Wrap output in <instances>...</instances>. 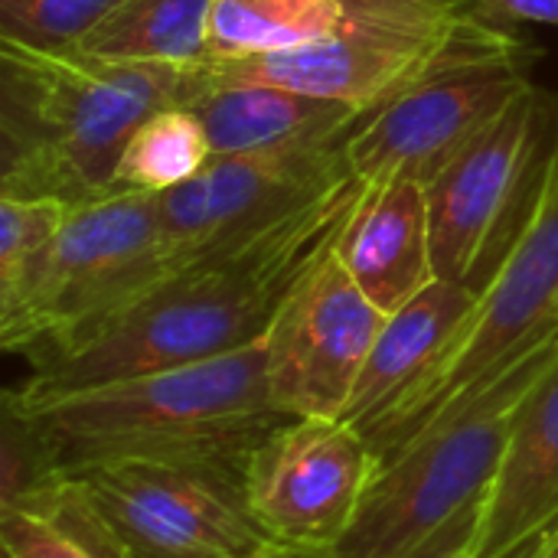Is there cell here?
I'll list each match as a JSON object with an SVG mask.
<instances>
[{
  "label": "cell",
  "instance_id": "obj_26",
  "mask_svg": "<svg viewBox=\"0 0 558 558\" xmlns=\"http://www.w3.org/2000/svg\"><path fill=\"white\" fill-rule=\"evenodd\" d=\"M520 558H558V526L556 530H549L536 546H530Z\"/></svg>",
  "mask_w": 558,
  "mask_h": 558
},
{
  "label": "cell",
  "instance_id": "obj_25",
  "mask_svg": "<svg viewBox=\"0 0 558 558\" xmlns=\"http://www.w3.org/2000/svg\"><path fill=\"white\" fill-rule=\"evenodd\" d=\"M487 20L500 26H520V23H539L558 29V0H471Z\"/></svg>",
  "mask_w": 558,
  "mask_h": 558
},
{
  "label": "cell",
  "instance_id": "obj_23",
  "mask_svg": "<svg viewBox=\"0 0 558 558\" xmlns=\"http://www.w3.org/2000/svg\"><path fill=\"white\" fill-rule=\"evenodd\" d=\"M0 543L7 558H98L59 520L33 507L0 510Z\"/></svg>",
  "mask_w": 558,
  "mask_h": 558
},
{
  "label": "cell",
  "instance_id": "obj_10",
  "mask_svg": "<svg viewBox=\"0 0 558 558\" xmlns=\"http://www.w3.org/2000/svg\"><path fill=\"white\" fill-rule=\"evenodd\" d=\"M350 134L304 147L213 157L190 183L157 196L170 271L248 245L314 203L360 183Z\"/></svg>",
  "mask_w": 558,
  "mask_h": 558
},
{
  "label": "cell",
  "instance_id": "obj_21",
  "mask_svg": "<svg viewBox=\"0 0 558 558\" xmlns=\"http://www.w3.org/2000/svg\"><path fill=\"white\" fill-rule=\"evenodd\" d=\"M121 0H0V39L65 52L118 7Z\"/></svg>",
  "mask_w": 558,
  "mask_h": 558
},
{
  "label": "cell",
  "instance_id": "obj_3",
  "mask_svg": "<svg viewBox=\"0 0 558 558\" xmlns=\"http://www.w3.org/2000/svg\"><path fill=\"white\" fill-rule=\"evenodd\" d=\"M183 69L0 39V196L69 206L111 190L131 131L180 105Z\"/></svg>",
  "mask_w": 558,
  "mask_h": 558
},
{
  "label": "cell",
  "instance_id": "obj_6",
  "mask_svg": "<svg viewBox=\"0 0 558 558\" xmlns=\"http://www.w3.org/2000/svg\"><path fill=\"white\" fill-rule=\"evenodd\" d=\"M556 353L558 337L474 402L448 412L386 454L353 526L337 546L317 556L284 558H399L445 530L461 510L484 500L513 409Z\"/></svg>",
  "mask_w": 558,
  "mask_h": 558
},
{
  "label": "cell",
  "instance_id": "obj_14",
  "mask_svg": "<svg viewBox=\"0 0 558 558\" xmlns=\"http://www.w3.org/2000/svg\"><path fill=\"white\" fill-rule=\"evenodd\" d=\"M477 301L481 294L471 288L435 278L409 304L386 314V324L340 418L360 432L373 451H379L432 392L451 353L458 350Z\"/></svg>",
  "mask_w": 558,
  "mask_h": 558
},
{
  "label": "cell",
  "instance_id": "obj_7",
  "mask_svg": "<svg viewBox=\"0 0 558 558\" xmlns=\"http://www.w3.org/2000/svg\"><path fill=\"white\" fill-rule=\"evenodd\" d=\"M543 49L481 16L425 75L363 111L347 141L360 183L428 186L530 85Z\"/></svg>",
  "mask_w": 558,
  "mask_h": 558
},
{
  "label": "cell",
  "instance_id": "obj_2",
  "mask_svg": "<svg viewBox=\"0 0 558 558\" xmlns=\"http://www.w3.org/2000/svg\"><path fill=\"white\" fill-rule=\"evenodd\" d=\"M7 409L29 428L49 481L111 461L216 464L245 474L252 451L284 422L271 402L262 340L193 366L114 379Z\"/></svg>",
  "mask_w": 558,
  "mask_h": 558
},
{
  "label": "cell",
  "instance_id": "obj_8",
  "mask_svg": "<svg viewBox=\"0 0 558 558\" xmlns=\"http://www.w3.org/2000/svg\"><path fill=\"white\" fill-rule=\"evenodd\" d=\"M558 157V95L530 85L428 186L435 275L484 294L536 219Z\"/></svg>",
  "mask_w": 558,
  "mask_h": 558
},
{
  "label": "cell",
  "instance_id": "obj_9",
  "mask_svg": "<svg viewBox=\"0 0 558 558\" xmlns=\"http://www.w3.org/2000/svg\"><path fill=\"white\" fill-rule=\"evenodd\" d=\"M333 29L314 43L183 69L180 105L209 85L265 82L369 111L425 75L484 13L471 0H337Z\"/></svg>",
  "mask_w": 558,
  "mask_h": 558
},
{
  "label": "cell",
  "instance_id": "obj_22",
  "mask_svg": "<svg viewBox=\"0 0 558 558\" xmlns=\"http://www.w3.org/2000/svg\"><path fill=\"white\" fill-rule=\"evenodd\" d=\"M69 209L72 206L59 199L0 196V294L43 258Z\"/></svg>",
  "mask_w": 558,
  "mask_h": 558
},
{
  "label": "cell",
  "instance_id": "obj_16",
  "mask_svg": "<svg viewBox=\"0 0 558 558\" xmlns=\"http://www.w3.org/2000/svg\"><path fill=\"white\" fill-rule=\"evenodd\" d=\"M333 252L383 314L409 304L438 278L425 186L405 180L363 183Z\"/></svg>",
  "mask_w": 558,
  "mask_h": 558
},
{
  "label": "cell",
  "instance_id": "obj_4",
  "mask_svg": "<svg viewBox=\"0 0 558 558\" xmlns=\"http://www.w3.org/2000/svg\"><path fill=\"white\" fill-rule=\"evenodd\" d=\"M98 558H284L255 523L242 471L111 461L62 471L29 504Z\"/></svg>",
  "mask_w": 558,
  "mask_h": 558
},
{
  "label": "cell",
  "instance_id": "obj_19",
  "mask_svg": "<svg viewBox=\"0 0 558 558\" xmlns=\"http://www.w3.org/2000/svg\"><path fill=\"white\" fill-rule=\"evenodd\" d=\"M337 16V0H213L206 62H242L314 43Z\"/></svg>",
  "mask_w": 558,
  "mask_h": 558
},
{
  "label": "cell",
  "instance_id": "obj_1",
  "mask_svg": "<svg viewBox=\"0 0 558 558\" xmlns=\"http://www.w3.org/2000/svg\"><path fill=\"white\" fill-rule=\"evenodd\" d=\"M360 186L314 203L248 245L170 271L95 330L33 360L29 376L7 399L43 402L258 343L294 281L333 245Z\"/></svg>",
  "mask_w": 558,
  "mask_h": 558
},
{
  "label": "cell",
  "instance_id": "obj_5",
  "mask_svg": "<svg viewBox=\"0 0 558 558\" xmlns=\"http://www.w3.org/2000/svg\"><path fill=\"white\" fill-rule=\"evenodd\" d=\"M170 275L157 193H105L69 209L43 258L0 294V343L39 360L105 324Z\"/></svg>",
  "mask_w": 558,
  "mask_h": 558
},
{
  "label": "cell",
  "instance_id": "obj_18",
  "mask_svg": "<svg viewBox=\"0 0 558 558\" xmlns=\"http://www.w3.org/2000/svg\"><path fill=\"white\" fill-rule=\"evenodd\" d=\"M213 0H121L78 49L108 62L193 69L209 59Z\"/></svg>",
  "mask_w": 558,
  "mask_h": 558
},
{
  "label": "cell",
  "instance_id": "obj_20",
  "mask_svg": "<svg viewBox=\"0 0 558 558\" xmlns=\"http://www.w3.org/2000/svg\"><path fill=\"white\" fill-rule=\"evenodd\" d=\"M209 134L199 121V114L186 105H167L147 114L128 137L111 190H131V193H167L183 183H190L209 160H213Z\"/></svg>",
  "mask_w": 558,
  "mask_h": 558
},
{
  "label": "cell",
  "instance_id": "obj_11",
  "mask_svg": "<svg viewBox=\"0 0 558 558\" xmlns=\"http://www.w3.org/2000/svg\"><path fill=\"white\" fill-rule=\"evenodd\" d=\"M558 337V157L546 199L481 294L477 311L451 353L445 373L415 412L376 451V461L422 435L448 412L474 402L523 360Z\"/></svg>",
  "mask_w": 558,
  "mask_h": 558
},
{
  "label": "cell",
  "instance_id": "obj_13",
  "mask_svg": "<svg viewBox=\"0 0 558 558\" xmlns=\"http://www.w3.org/2000/svg\"><path fill=\"white\" fill-rule=\"evenodd\" d=\"M376 468V451L350 425L291 418L252 451L245 504L281 553L317 556L353 526Z\"/></svg>",
  "mask_w": 558,
  "mask_h": 558
},
{
  "label": "cell",
  "instance_id": "obj_12",
  "mask_svg": "<svg viewBox=\"0 0 558 558\" xmlns=\"http://www.w3.org/2000/svg\"><path fill=\"white\" fill-rule=\"evenodd\" d=\"M383 324L386 314L330 245L294 281L262 337L275 409L288 418L340 422Z\"/></svg>",
  "mask_w": 558,
  "mask_h": 558
},
{
  "label": "cell",
  "instance_id": "obj_15",
  "mask_svg": "<svg viewBox=\"0 0 558 558\" xmlns=\"http://www.w3.org/2000/svg\"><path fill=\"white\" fill-rule=\"evenodd\" d=\"M558 526V353L530 383L487 484L477 558H520Z\"/></svg>",
  "mask_w": 558,
  "mask_h": 558
},
{
  "label": "cell",
  "instance_id": "obj_24",
  "mask_svg": "<svg viewBox=\"0 0 558 558\" xmlns=\"http://www.w3.org/2000/svg\"><path fill=\"white\" fill-rule=\"evenodd\" d=\"M481 504H471L461 510L445 530H438L432 539H425L418 549L399 558H477V523H481Z\"/></svg>",
  "mask_w": 558,
  "mask_h": 558
},
{
  "label": "cell",
  "instance_id": "obj_17",
  "mask_svg": "<svg viewBox=\"0 0 558 558\" xmlns=\"http://www.w3.org/2000/svg\"><path fill=\"white\" fill-rule=\"evenodd\" d=\"M186 108L199 114L216 157L317 144L353 134L363 118V111L347 101L265 82L209 85L196 92Z\"/></svg>",
  "mask_w": 558,
  "mask_h": 558
}]
</instances>
